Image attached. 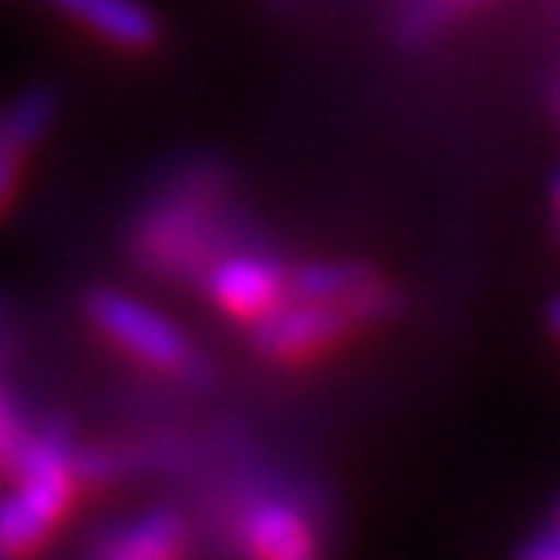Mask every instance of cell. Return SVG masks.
<instances>
[{
    "instance_id": "cell-4",
    "label": "cell",
    "mask_w": 560,
    "mask_h": 560,
    "mask_svg": "<svg viewBox=\"0 0 560 560\" xmlns=\"http://www.w3.org/2000/svg\"><path fill=\"white\" fill-rule=\"evenodd\" d=\"M354 315L342 304H315V300L284 296L277 307L249 324V342L257 354L272 362H304L339 347L354 331Z\"/></svg>"
},
{
    "instance_id": "cell-9",
    "label": "cell",
    "mask_w": 560,
    "mask_h": 560,
    "mask_svg": "<svg viewBox=\"0 0 560 560\" xmlns=\"http://www.w3.org/2000/svg\"><path fill=\"white\" fill-rule=\"evenodd\" d=\"M245 545L265 560H307L315 552V529L292 502L261 499L245 514Z\"/></svg>"
},
{
    "instance_id": "cell-8",
    "label": "cell",
    "mask_w": 560,
    "mask_h": 560,
    "mask_svg": "<svg viewBox=\"0 0 560 560\" xmlns=\"http://www.w3.org/2000/svg\"><path fill=\"white\" fill-rule=\"evenodd\" d=\"M47 4L125 51H144L160 39L156 16L140 0H47Z\"/></svg>"
},
{
    "instance_id": "cell-3",
    "label": "cell",
    "mask_w": 560,
    "mask_h": 560,
    "mask_svg": "<svg viewBox=\"0 0 560 560\" xmlns=\"http://www.w3.org/2000/svg\"><path fill=\"white\" fill-rule=\"evenodd\" d=\"M86 315L105 339H114L132 359L149 362V366L172 370V374H202L207 370V362L195 354L191 339L167 315H160L156 307L129 296V292L94 289L86 296Z\"/></svg>"
},
{
    "instance_id": "cell-13",
    "label": "cell",
    "mask_w": 560,
    "mask_h": 560,
    "mask_svg": "<svg viewBox=\"0 0 560 560\" xmlns=\"http://www.w3.org/2000/svg\"><path fill=\"white\" fill-rule=\"evenodd\" d=\"M517 557H525V560H560V529L545 522L534 537H525V541L517 545Z\"/></svg>"
},
{
    "instance_id": "cell-17",
    "label": "cell",
    "mask_w": 560,
    "mask_h": 560,
    "mask_svg": "<svg viewBox=\"0 0 560 560\" xmlns=\"http://www.w3.org/2000/svg\"><path fill=\"white\" fill-rule=\"evenodd\" d=\"M545 522H549V525H557V529H560V494H557V499H552L549 517H545Z\"/></svg>"
},
{
    "instance_id": "cell-15",
    "label": "cell",
    "mask_w": 560,
    "mask_h": 560,
    "mask_svg": "<svg viewBox=\"0 0 560 560\" xmlns=\"http://www.w3.org/2000/svg\"><path fill=\"white\" fill-rule=\"evenodd\" d=\"M545 324H549V331H552V339L560 342V292L557 296L545 304Z\"/></svg>"
},
{
    "instance_id": "cell-1",
    "label": "cell",
    "mask_w": 560,
    "mask_h": 560,
    "mask_svg": "<svg viewBox=\"0 0 560 560\" xmlns=\"http://www.w3.org/2000/svg\"><path fill=\"white\" fill-rule=\"evenodd\" d=\"M4 471L16 479V487L0 494V557H24L55 534L79 490L67 424L62 420H44L35 429L20 424Z\"/></svg>"
},
{
    "instance_id": "cell-11",
    "label": "cell",
    "mask_w": 560,
    "mask_h": 560,
    "mask_svg": "<svg viewBox=\"0 0 560 560\" xmlns=\"http://www.w3.org/2000/svg\"><path fill=\"white\" fill-rule=\"evenodd\" d=\"M455 16H464V12L455 9V0H409L401 12V44L405 47H424L432 44Z\"/></svg>"
},
{
    "instance_id": "cell-6",
    "label": "cell",
    "mask_w": 560,
    "mask_h": 560,
    "mask_svg": "<svg viewBox=\"0 0 560 560\" xmlns=\"http://www.w3.org/2000/svg\"><path fill=\"white\" fill-rule=\"evenodd\" d=\"M207 292L234 319L254 324L257 315L289 296V269H280V261L269 254L237 249V254L214 257V265L207 269Z\"/></svg>"
},
{
    "instance_id": "cell-10",
    "label": "cell",
    "mask_w": 560,
    "mask_h": 560,
    "mask_svg": "<svg viewBox=\"0 0 560 560\" xmlns=\"http://www.w3.org/2000/svg\"><path fill=\"white\" fill-rule=\"evenodd\" d=\"M187 545V525L184 517L167 506L144 510L132 522L117 525L97 541V552L114 560H167L179 557Z\"/></svg>"
},
{
    "instance_id": "cell-16",
    "label": "cell",
    "mask_w": 560,
    "mask_h": 560,
    "mask_svg": "<svg viewBox=\"0 0 560 560\" xmlns=\"http://www.w3.org/2000/svg\"><path fill=\"white\" fill-rule=\"evenodd\" d=\"M552 207H557V219H552V230H557V242H560V172L552 179Z\"/></svg>"
},
{
    "instance_id": "cell-2",
    "label": "cell",
    "mask_w": 560,
    "mask_h": 560,
    "mask_svg": "<svg viewBox=\"0 0 560 560\" xmlns=\"http://www.w3.org/2000/svg\"><path fill=\"white\" fill-rule=\"evenodd\" d=\"M214 214V175L207 184H184L179 191L164 195L152 214L137 226V257L152 272L184 277V272H207L219 257V222Z\"/></svg>"
},
{
    "instance_id": "cell-14",
    "label": "cell",
    "mask_w": 560,
    "mask_h": 560,
    "mask_svg": "<svg viewBox=\"0 0 560 560\" xmlns=\"http://www.w3.org/2000/svg\"><path fill=\"white\" fill-rule=\"evenodd\" d=\"M16 429H20V420H16V412L9 409V401H4V389H0V471L9 464V447H12Z\"/></svg>"
},
{
    "instance_id": "cell-18",
    "label": "cell",
    "mask_w": 560,
    "mask_h": 560,
    "mask_svg": "<svg viewBox=\"0 0 560 560\" xmlns=\"http://www.w3.org/2000/svg\"><path fill=\"white\" fill-rule=\"evenodd\" d=\"M265 4H272V9H289L292 0H265Z\"/></svg>"
},
{
    "instance_id": "cell-12",
    "label": "cell",
    "mask_w": 560,
    "mask_h": 560,
    "mask_svg": "<svg viewBox=\"0 0 560 560\" xmlns=\"http://www.w3.org/2000/svg\"><path fill=\"white\" fill-rule=\"evenodd\" d=\"M125 475V459L117 452H109V447H86V452H74V479L82 482H94V487H102V482H114Z\"/></svg>"
},
{
    "instance_id": "cell-19",
    "label": "cell",
    "mask_w": 560,
    "mask_h": 560,
    "mask_svg": "<svg viewBox=\"0 0 560 560\" xmlns=\"http://www.w3.org/2000/svg\"><path fill=\"white\" fill-rule=\"evenodd\" d=\"M552 102H557V114H560V82H557V97H552Z\"/></svg>"
},
{
    "instance_id": "cell-5",
    "label": "cell",
    "mask_w": 560,
    "mask_h": 560,
    "mask_svg": "<svg viewBox=\"0 0 560 560\" xmlns=\"http://www.w3.org/2000/svg\"><path fill=\"white\" fill-rule=\"evenodd\" d=\"M289 296L315 304H342L354 324H382L401 312V296L374 265L366 261H312L289 272Z\"/></svg>"
},
{
    "instance_id": "cell-7",
    "label": "cell",
    "mask_w": 560,
    "mask_h": 560,
    "mask_svg": "<svg viewBox=\"0 0 560 560\" xmlns=\"http://www.w3.org/2000/svg\"><path fill=\"white\" fill-rule=\"evenodd\" d=\"M55 117H59V97L51 86H27L0 109V210L12 202L27 152L47 137Z\"/></svg>"
}]
</instances>
